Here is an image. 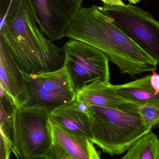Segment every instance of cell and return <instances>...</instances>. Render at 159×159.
<instances>
[{
    "instance_id": "obj_3",
    "label": "cell",
    "mask_w": 159,
    "mask_h": 159,
    "mask_svg": "<svg viewBox=\"0 0 159 159\" xmlns=\"http://www.w3.org/2000/svg\"><path fill=\"white\" fill-rule=\"evenodd\" d=\"M89 106L91 142L110 156L125 153L152 132L143 125L138 106L132 103L124 104L118 109Z\"/></svg>"
},
{
    "instance_id": "obj_5",
    "label": "cell",
    "mask_w": 159,
    "mask_h": 159,
    "mask_svg": "<svg viewBox=\"0 0 159 159\" xmlns=\"http://www.w3.org/2000/svg\"><path fill=\"white\" fill-rule=\"evenodd\" d=\"M50 114L35 108H16L13 153L17 158H44L45 157L51 142L47 123Z\"/></svg>"
},
{
    "instance_id": "obj_12",
    "label": "cell",
    "mask_w": 159,
    "mask_h": 159,
    "mask_svg": "<svg viewBox=\"0 0 159 159\" xmlns=\"http://www.w3.org/2000/svg\"><path fill=\"white\" fill-rule=\"evenodd\" d=\"M76 97L90 106L118 109L124 104L130 102L116 91L110 82L93 81L76 93Z\"/></svg>"
},
{
    "instance_id": "obj_21",
    "label": "cell",
    "mask_w": 159,
    "mask_h": 159,
    "mask_svg": "<svg viewBox=\"0 0 159 159\" xmlns=\"http://www.w3.org/2000/svg\"><path fill=\"white\" fill-rule=\"evenodd\" d=\"M104 4L111 5H124L125 4L122 0H100Z\"/></svg>"
},
{
    "instance_id": "obj_9",
    "label": "cell",
    "mask_w": 159,
    "mask_h": 159,
    "mask_svg": "<svg viewBox=\"0 0 159 159\" xmlns=\"http://www.w3.org/2000/svg\"><path fill=\"white\" fill-rule=\"evenodd\" d=\"M50 117L67 130L91 142L92 129L89 106L77 98L52 111Z\"/></svg>"
},
{
    "instance_id": "obj_20",
    "label": "cell",
    "mask_w": 159,
    "mask_h": 159,
    "mask_svg": "<svg viewBox=\"0 0 159 159\" xmlns=\"http://www.w3.org/2000/svg\"><path fill=\"white\" fill-rule=\"evenodd\" d=\"M152 72L153 74L151 75L150 79L151 85L157 91L159 92V74L156 72V70Z\"/></svg>"
},
{
    "instance_id": "obj_7",
    "label": "cell",
    "mask_w": 159,
    "mask_h": 159,
    "mask_svg": "<svg viewBox=\"0 0 159 159\" xmlns=\"http://www.w3.org/2000/svg\"><path fill=\"white\" fill-rule=\"evenodd\" d=\"M63 67L70 77L76 93L97 80L110 82L109 59L101 51L74 39L63 45Z\"/></svg>"
},
{
    "instance_id": "obj_2",
    "label": "cell",
    "mask_w": 159,
    "mask_h": 159,
    "mask_svg": "<svg viewBox=\"0 0 159 159\" xmlns=\"http://www.w3.org/2000/svg\"><path fill=\"white\" fill-rule=\"evenodd\" d=\"M101 51L132 77L156 70L158 63L113 23L101 8L93 5L79 10L65 34Z\"/></svg>"
},
{
    "instance_id": "obj_11",
    "label": "cell",
    "mask_w": 159,
    "mask_h": 159,
    "mask_svg": "<svg viewBox=\"0 0 159 159\" xmlns=\"http://www.w3.org/2000/svg\"><path fill=\"white\" fill-rule=\"evenodd\" d=\"M47 123L51 137L73 158L101 159V154L89 139L69 131L50 116Z\"/></svg>"
},
{
    "instance_id": "obj_15",
    "label": "cell",
    "mask_w": 159,
    "mask_h": 159,
    "mask_svg": "<svg viewBox=\"0 0 159 159\" xmlns=\"http://www.w3.org/2000/svg\"><path fill=\"white\" fill-rule=\"evenodd\" d=\"M121 159H159V139L151 132L142 137Z\"/></svg>"
},
{
    "instance_id": "obj_16",
    "label": "cell",
    "mask_w": 159,
    "mask_h": 159,
    "mask_svg": "<svg viewBox=\"0 0 159 159\" xmlns=\"http://www.w3.org/2000/svg\"><path fill=\"white\" fill-rule=\"evenodd\" d=\"M142 123L146 129L152 130L159 127V107L156 106H138Z\"/></svg>"
},
{
    "instance_id": "obj_1",
    "label": "cell",
    "mask_w": 159,
    "mask_h": 159,
    "mask_svg": "<svg viewBox=\"0 0 159 159\" xmlns=\"http://www.w3.org/2000/svg\"><path fill=\"white\" fill-rule=\"evenodd\" d=\"M0 20V41L23 73L49 72L63 66V48L47 39L37 27L30 0H14Z\"/></svg>"
},
{
    "instance_id": "obj_17",
    "label": "cell",
    "mask_w": 159,
    "mask_h": 159,
    "mask_svg": "<svg viewBox=\"0 0 159 159\" xmlns=\"http://www.w3.org/2000/svg\"><path fill=\"white\" fill-rule=\"evenodd\" d=\"M44 159H74L68 155L63 148L51 137L50 146Z\"/></svg>"
},
{
    "instance_id": "obj_14",
    "label": "cell",
    "mask_w": 159,
    "mask_h": 159,
    "mask_svg": "<svg viewBox=\"0 0 159 159\" xmlns=\"http://www.w3.org/2000/svg\"><path fill=\"white\" fill-rule=\"evenodd\" d=\"M0 133L13 148L14 150V117L15 110L18 108L13 99L1 86Z\"/></svg>"
},
{
    "instance_id": "obj_22",
    "label": "cell",
    "mask_w": 159,
    "mask_h": 159,
    "mask_svg": "<svg viewBox=\"0 0 159 159\" xmlns=\"http://www.w3.org/2000/svg\"><path fill=\"white\" fill-rule=\"evenodd\" d=\"M130 3L133 4H136L137 3L141 2V0H127Z\"/></svg>"
},
{
    "instance_id": "obj_23",
    "label": "cell",
    "mask_w": 159,
    "mask_h": 159,
    "mask_svg": "<svg viewBox=\"0 0 159 159\" xmlns=\"http://www.w3.org/2000/svg\"><path fill=\"white\" fill-rule=\"evenodd\" d=\"M44 159L43 158H35V159Z\"/></svg>"
},
{
    "instance_id": "obj_18",
    "label": "cell",
    "mask_w": 159,
    "mask_h": 159,
    "mask_svg": "<svg viewBox=\"0 0 159 159\" xmlns=\"http://www.w3.org/2000/svg\"><path fill=\"white\" fill-rule=\"evenodd\" d=\"M0 142V159H9L10 154L13 153V147L5 138L1 136Z\"/></svg>"
},
{
    "instance_id": "obj_4",
    "label": "cell",
    "mask_w": 159,
    "mask_h": 159,
    "mask_svg": "<svg viewBox=\"0 0 159 159\" xmlns=\"http://www.w3.org/2000/svg\"><path fill=\"white\" fill-rule=\"evenodd\" d=\"M101 7L116 26L159 63V21L149 12L130 3Z\"/></svg>"
},
{
    "instance_id": "obj_19",
    "label": "cell",
    "mask_w": 159,
    "mask_h": 159,
    "mask_svg": "<svg viewBox=\"0 0 159 159\" xmlns=\"http://www.w3.org/2000/svg\"><path fill=\"white\" fill-rule=\"evenodd\" d=\"M13 1L14 0H0V18L6 16Z\"/></svg>"
},
{
    "instance_id": "obj_13",
    "label": "cell",
    "mask_w": 159,
    "mask_h": 159,
    "mask_svg": "<svg viewBox=\"0 0 159 159\" xmlns=\"http://www.w3.org/2000/svg\"><path fill=\"white\" fill-rule=\"evenodd\" d=\"M151 75L132 82L114 85L116 92L124 99L138 106L159 107V92L151 85Z\"/></svg>"
},
{
    "instance_id": "obj_6",
    "label": "cell",
    "mask_w": 159,
    "mask_h": 159,
    "mask_svg": "<svg viewBox=\"0 0 159 159\" xmlns=\"http://www.w3.org/2000/svg\"><path fill=\"white\" fill-rule=\"evenodd\" d=\"M23 74L26 100L21 107L41 109L51 113L76 98V93L63 66L54 71Z\"/></svg>"
},
{
    "instance_id": "obj_10",
    "label": "cell",
    "mask_w": 159,
    "mask_h": 159,
    "mask_svg": "<svg viewBox=\"0 0 159 159\" xmlns=\"http://www.w3.org/2000/svg\"><path fill=\"white\" fill-rule=\"evenodd\" d=\"M1 86L13 99L18 108L25 103L26 86L24 74L4 44L0 41Z\"/></svg>"
},
{
    "instance_id": "obj_8",
    "label": "cell",
    "mask_w": 159,
    "mask_h": 159,
    "mask_svg": "<svg viewBox=\"0 0 159 159\" xmlns=\"http://www.w3.org/2000/svg\"><path fill=\"white\" fill-rule=\"evenodd\" d=\"M30 1L40 30L53 42L65 37L84 0Z\"/></svg>"
}]
</instances>
